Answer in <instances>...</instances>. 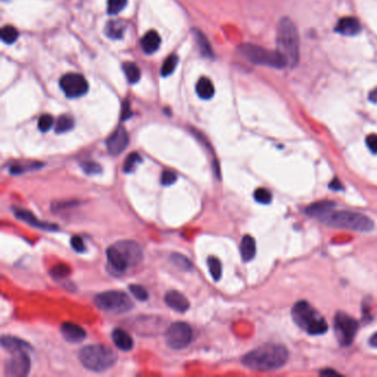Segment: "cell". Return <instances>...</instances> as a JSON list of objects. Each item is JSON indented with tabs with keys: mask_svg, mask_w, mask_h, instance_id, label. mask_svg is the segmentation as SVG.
<instances>
[{
	"mask_svg": "<svg viewBox=\"0 0 377 377\" xmlns=\"http://www.w3.org/2000/svg\"><path fill=\"white\" fill-rule=\"evenodd\" d=\"M289 358L287 347L275 343H267L247 353L242 357L246 367L257 372H269L285 366Z\"/></svg>",
	"mask_w": 377,
	"mask_h": 377,
	"instance_id": "1",
	"label": "cell"
},
{
	"mask_svg": "<svg viewBox=\"0 0 377 377\" xmlns=\"http://www.w3.org/2000/svg\"><path fill=\"white\" fill-rule=\"evenodd\" d=\"M107 258L111 269L118 273H124L142 262L143 250L135 241L121 240L107 249Z\"/></svg>",
	"mask_w": 377,
	"mask_h": 377,
	"instance_id": "2",
	"label": "cell"
},
{
	"mask_svg": "<svg viewBox=\"0 0 377 377\" xmlns=\"http://www.w3.org/2000/svg\"><path fill=\"white\" fill-rule=\"evenodd\" d=\"M276 50L287 60L288 66L293 68L300 59V37L296 25L290 18L281 19L276 32Z\"/></svg>",
	"mask_w": 377,
	"mask_h": 377,
	"instance_id": "3",
	"label": "cell"
},
{
	"mask_svg": "<svg viewBox=\"0 0 377 377\" xmlns=\"http://www.w3.org/2000/svg\"><path fill=\"white\" fill-rule=\"evenodd\" d=\"M295 323L310 335H322L329 330L326 320L317 309L307 301H299L292 308Z\"/></svg>",
	"mask_w": 377,
	"mask_h": 377,
	"instance_id": "4",
	"label": "cell"
},
{
	"mask_svg": "<svg viewBox=\"0 0 377 377\" xmlns=\"http://www.w3.org/2000/svg\"><path fill=\"white\" fill-rule=\"evenodd\" d=\"M321 223L336 229H346L357 232H368L374 229V221L367 216L355 212L332 209L320 220Z\"/></svg>",
	"mask_w": 377,
	"mask_h": 377,
	"instance_id": "5",
	"label": "cell"
},
{
	"mask_svg": "<svg viewBox=\"0 0 377 377\" xmlns=\"http://www.w3.org/2000/svg\"><path fill=\"white\" fill-rule=\"evenodd\" d=\"M79 359L83 366L93 372H104L116 363V353L105 345H86L79 353Z\"/></svg>",
	"mask_w": 377,
	"mask_h": 377,
	"instance_id": "6",
	"label": "cell"
},
{
	"mask_svg": "<svg viewBox=\"0 0 377 377\" xmlns=\"http://www.w3.org/2000/svg\"><path fill=\"white\" fill-rule=\"evenodd\" d=\"M239 51L253 64L265 65L274 69H284L288 66L286 58L278 50H269L256 44L245 43L239 47Z\"/></svg>",
	"mask_w": 377,
	"mask_h": 377,
	"instance_id": "7",
	"label": "cell"
},
{
	"mask_svg": "<svg viewBox=\"0 0 377 377\" xmlns=\"http://www.w3.org/2000/svg\"><path fill=\"white\" fill-rule=\"evenodd\" d=\"M98 309L111 314H123L130 312L134 307L133 301L122 291H105L94 298Z\"/></svg>",
	"mask_w": 377,
	"mask_h": 377,
	"instance_id": "8",
	"label": "cell"
},
{
	"mask_svg": "<svg viewBox=\"0 0 377 377\" xmlns=\"http://www.w3.org/2000/svg\"><path fill=\"white\" fill-rule=\"evenodd\" d=\"M358 330V322L345 312H337L334 318V332L337 342L342 346L352 344Z\"/></svg>",
	"mask_w": 377,
	"mask_h": 377,
	"instance_id": "9",
	"label": "cell"
},
{
	"mask_svg": "<svg viewBox=\"0 0 377 377\" xmlns=\"http://www.w3.org/2000/svg\"><path fill=\"white\" fill-rule=\"evenodd\" d=\"M165 340L173 350H182L191 344L193 340V329L186 322L171 323L165 332Z\"/></svg>",
	"mask_w": 377,
	"mask_h": 377,
	"instance_id": "10",
	"label": "cell"
},
{
	"mask_svg": "<svg viewBox=\"0 0 377 377\" xmlns=\"http://www.w3.org/2000/svg\"><path fill=\"white\" fill-rule=\"evenodd\" d=\"M60 86L65 96L71 99L83 97L88 91L85 77L77 73H66L60 79Z\"/></svg>",
	"mask_w": 377,
	"mask_h": 377,
	"instance_id": "11",
	"label": "cell"
},
{
	"mask_svg": "<svg viewBox=\"0 0 377 377\" xmlns=\"http://www.w3.org/2000/svg\"><path fill=\"white\" fill-rule=\"evenodd\" d=\"M31 362L27 352H18L11 354L5 366V376L7 377H25L30 372Z\"/></svg>",
	"mask_w": 377,
	"mask_h": 377,
	"instance_id": "12",
	"label": "cell"
},
{
	"mask_svg": "<svg viewBox=\"0 0 377 377\" xmlns=\"http://www.w3.org/2000/svg\"><path fill=\"white\" fill-rule=\"evenodd\" d=\"M130 137L127 134V131L124 127H118L112 134L110 135L107 141V147L110 154L112 155H120L125 151V148L129 145Z\"/></svg>",
	"mask_w": 377,
	"mask_h": 377,
	"instance_id": "13",
	"label": "cell"
},
{
	"mask_svg": "<svg viewBox=\"0 0 377 377\" xmlns=\"http://www.w3.org/2000/svg\"><path fill=\"white\" fill-rule=\"evenodd\" d=\"M164 300L166 306L179 313H185L191 307L188 299L182 293L176 290H170L166 293Z\"/></svg>",
	"mask_w": 377,
	"mask_h": 377,
	"instance_id": "14",
	"label": "cell"
},
{
	"mask_svg": "<svg viewBox=\"0 0 377 377\" xmlns=\"http://www.w3.org/2000/svg\"><path fill=\"white\" fill-rule=\"evenodd\" d=\"M61 333H62V336L66 342L73 343V344L81 343L86 337V332L83 330V328L75 323L70 322H65L61 325Z\"/></svg>",
	"mask_w": 377,
	"mask_h": 377,
	"instance_id": "15",
	"label": "cell"
},
{
	"mask_svg": "<svg viewBox=\"0 0 377 377\" xmlns=\"http://www.w3.org/2000/svg\"><path fill=\"white\" fill-rule=\"evenodd\" d=\"M361 24L359 21L354 18V17H344V18H341L335 26V31L337 33H340L342 36H346V37H353L358 35L361 32Z\"/></svg>",
	"mask_w": 377,
	"mask_h": 377,
	"instance_id": "16",
	"label": "cell"
},
{
	"mask_svg": "<svg viewBox=\"0 0 377 377\" xmlns=\"http://www.w3.org/2000/svg\"><path fill=\"white\" fill-rule=\"evenodd\" d=\"M14 213L17 219L25 221V223L29 224L32 227H36V228L39 229H43V230H58V226L57 225H52V224H48V223H42V221L39 220L36 216H33L30 212L24 209H14Z\"/></svg>",
	"mask_w": 377,
	"mask_h": 377,
	"instance_id": "17",
	"label": "cell"
},
{
	"mask_svg": "<svg viewBox=\"0 0 377 377\" xmlns=\"http://www.w3.org/2000/svg\"><path fill=\"white\" fill-rule=\"evenodd\" d=\"M2 345L5 350H7L10 354L18 352H27L31 350V346L28 344L27 342L18 339V337L10 335H4L2 337Z\"/></svg>",
	"mask_w": 377,
	"mask_h": 377,
	"instance_id": "18",
	"label": "cell"
},
{
	"mask_svg": "<svg viewBox=\"0 0 377 377\" xmlns=\"http://www.w3.org/2000/svg\"><path fill=\"white\" fill-rule=\"evenodd\" d=\"M112 340L115 346L121 351H131L134 346V342L131 335L122 329H115L112 333Z\"/></svg>",
	"mask_w": 377,
	"mask_h": 377,
	"instance_id": "19",
	"label": "cell"
},
{
	"mask_svg": "<svg viewBox=\"0 0 377 377\" xmlns=\"http://www.w3.org/2000/svg\"><path fill=\"white\" fill-rule=\"evenodd\" d=\"M335 208V204L332 202H319L310 205L308 208H306V213L311 216V217L317 218L319 220L322 219L326 214H329L332 209Z\"/></svg>",
	"mask_w": 377,
	"mask_h": 377,
	"instance_id": "20",
	"label": "cell"
},
{
	"mask_svg": "<svg viewBox=\"0 0 377 377\" xmlns=\"http://www.w3.org/2000/svg\"><path fill=\"white\" fill-rule=\"evenodd\" d=\"M160 46V37L155 30L148 31L145 36L143 37L141 41V47L143 51L147 54H152L156 52Z\"/></svg>",
	"mask_w": 377,
	"mask_h": 377,
	"instance_id": "21",
	"label": "cell"
},
{
	"mask_svg": "<svg viewBox=\"0 0 377 377\" xmlns=\"http://www.w3.org/2000/svg\"><path fill=\"white\" fill-rule=\"evenodd\" d=\"M257 252V246H256V240L251 236L246 235L242 238L241 243H240V253L241 258L245 262H249L256 256Z\"/></svg>",
	"mask_w": 377,
	"mask_h": 377,
	"instance_id": "22",
	"label": "cell"
},
{
	"mask_svg": "<svg viewBox=\"0 0 377 377\" xmlns=\"http://www.w3.org/2000/svg\"><path fill=\"white\" fill-rule=\"evenodd\" d=\"M196 92L201 99L209 100L215 96V86L208 77H201L196 84Z\"/></svg>",
	"mask_w": 377,
	"mask_h": 377,
	"instance_id": "23",
	"label": "cell"
},
{
	"mask_svg": "<svg viewBox=\"0 0 377 377\" xmlns=\"http://www.w3.org/2000/svg\"><path fill=\"white\" fill-rule=\"evenodd\" d=\"M73 126H74L73 118L68 114H64V115H61L57 120V123H55V126H54V131L55 133H58V134H61V133H66L71 131L72 129H73Z\"/></svg>",
	"mask_w": 377,
	"mask_h": 377,
	"instance_id": "24",
	"label": "cell"
},
{
	"mask_svg": "<svg viewBox=\"0 0 377 377\" xmlns=\"http://www.w3.org/2000/svg\"><path fill=\"white\" fill-rule=\"evenodd\" d=\"M123 71L125 72L126 79L129 80L130 83H136L141 77V71L138 69V66L134 62H127L123 63Z\"/></svg>",
	"mask_w": 377,
	"mask_h": 377,
	"instance_id": "25",
	"label": "cell"
},
{
	"mask_svg": "<svg viewBox=\"0 0 377 377\" xmlns=\"http://www.w3.org/2000/svg\"><path fill=\"white\" fill-rule=\"evenodd\" d=\"M125 28L120 21H110L105 27V33L111 39H121L123 36Z\"/></svg>",
	"mask_w": 377,
	"mask_h": 377,
	"instance_id": "26",
	"label": "cell"
},
{
	"mask_svg": "<svg viewBox=\"0 0 377 377\" xmlns=\"http://www.w3.org/2000/svg\"><path fill=\"white\" fill-rule=\"evenodd\" d=\"M207 264L213 279L215 281H219L221 274H223V264H221L220 260L216 257H209L207 260Z\"/></svg>",
	"mask_w": 377,
	"mask_h": 377,
	"instance_id": "27",
	"label": "cell"
},
{
	"mask_svg": "<svg viewBox=\"0 0 377 377\" xmlns=\"http://www.w3.org/2000/svg\"><path fill=\"white\" fill-rule=\"evenodd\" d=\"M142 162V158L137 153H132L129 156L126 157L124 165H123V170L126 174H131L133 171H135L137 165Z\"/></svg>",
	"mask_w": 377,
	"mask_h": 377,
	"instance_id": "28",
	"label": "cell"
},
{
	"mask_svg": "<svg viewBox=\"0 0 377 377\" xmlns=\"http://www.w3.org/2000/svg\"><path fill=\"white\" fill-rule=\"evenodd\" d=\"M171 262H173L177 268H179L184 271H190L193 269V264L191 262V260L186 258L185 256H182L180 253H173L171 254Z\"/></svg>",
	"mask_w": 377,
	"mask_h": 377,
	"instance_id": "29",
	"label": "cell"
},
{
	"mask_svg": "<svg viewBox=\"0 0 377 377\" xmlns=\"http://www.w3.org/2000/svg\"><path fill=\"white\" fill-rule=\"evenodd\" d=\"M70 273H71V269L69 268V265H66L64 263L55 264L54 267L50 270V274H51L52 278L57 280H62L66 278V276H68Z\"/></svg>",
	"mask_w": 377,
	"mask_h": 377,
	"instance_id": "30",
	"label": "cell"
},
{
	"mask_svg": "<svg viewBox=\"0 0 377 377\" xmlns=\"http://www.w3.org/2000/svg\"><path fill=\"white\" fill-rule=\"evenodd\" d=\"M196 33H197L196 35L197 44L199 49H201L202 54L205 55V57H213V50L212 48H210L209 42L206 39V37H205V35H203V33L199 31H197Z\"/></svg>",
	"mask_w": 377,
	"mask_h": 377,
	"instance_id": "31",
	"label": "cell"
},
{
	"mask_svg": "<svg viewBox=\"0 0 377 377\" xmlns=\"http://www.w3.org/2000/svg\"><path fill=\"white\" fill-rule=\"evenodd\" d=\"M2 39L7 44L14 43L18 39V31L13 26H5L2 29Z\"/></svg>",
	"mask_w": 377,
	"mask_h": 377,
	"instance_id": "32",
	"label": "cell"
},
{
	"mask_svg": "<svg viewBox=\"0 0 377 377\" xmlns=\"http://www.w3.org/2000/svg\"><path fill=\"white\" fill-rule=\"evenodd\" d=\"M177 62H178V58L175 54H171L169 57L164 61L163 66H162V75L163 76H168L173 73L174 70L176 69Z\"/></svg>",
	"mask_w": 377,
	"mask_h": 377,
	"instance_id": "33",
	"label": "cell"
},
{
	"mask_svg": "<svg viewBox=\"0 0 377 377\" xmlns=\"http://www.w3.org/2000/svg\"><path fill=\"white\" fill-rule=\"evenodd\" d=\"M253 198L256 199V202L260 204L268 205L272 201V194H271L267 188H258L253 194Z\"/></svg>",
	"mask_w": 377,
	"mask_h": 377,
	"instance_id": "34",
	"label": "cell"
},
{
	"mask_svg": "<svg viewBox=\"0 0 377 377\" xmlns=\"http://www.w3.org/2000/svg\"><path fill=\"white\" fill-rule=\"evenodd\" d=\"M129 289H130V292L135 297V299H137L138 301H147L148 300V292L146 291V289L144 287H142L140 285H131L129 287Z\"/></svg>",
	"mask_w": 377,
	"mask_h": 377,
	"instance_id": "35",
	"label": "cell"
},
{
	"mask_svg": "<svg viewBox=\"0 0 377 377\" xmlns=\"http://www.w3.org/2000/svg\"><path fill=\"white\" fill-rule=\"evenodd\" d=\"M127 0H109L108 13L109 15H118L125 8Z\"/></svg>",
	"mask_w": 377,
	"mask_h": 377,
	"instance_id": "36",
	"label": "cell"
},
{
	"mask_svg": "<svg viewBox=\"0 0 377 377\" xmlns=\"http://www.w3.org/2000/svg\"><path fill=\"white\" fill-rule=\"evenodd\" d=\"M53 123H54V121H53V118L51 115L43 114V115H41V118L39 119L38 127L41 132H48L53 126Z\"/></svg>",
	"mask_w": 377,
	"mask_h": 377,
	"instance_id": "37",
	"label": "cell"
},
{
	"mask_svg": "<svg viewBox=\"0 0 377 377\" xmlns=\"http://www.w3.org/2000/svg\"><path fill=\"white\" fill-rule=\"evenodd\" d=\"M82 169L86 175H98L102 173V167L101 165L98 163H93V162H87L82 164Z\"/></svg>",
	"mask_w": 377,
	"mask_h": 377,
	"instance_id": "38",
	"label": "cell"
},
{
	"mask_svg": "<svg viewBox=\"0 0 377 377\" xmlns=\"http://www.w3.org/2000/svg\"><path fill=\"white\" fill-rule=\"evenodd\" d=\"M177 180V175L171 170H164L162 177H160V182L164 186H170Z\"/></svg>",
	"mask_w": 377,
	"mask_h": 377,
	"instance_id": "39",
	"label": "cell"
},
{
	"mask_svg": "<svg viewBox=\"0 0 377 377\" xmlns=\"http://www.w3.org/2000/svg\"><path fill=\"white\" fill-rule=\"evenodd\" d=\"M71 246L72 248H73V250L79 252V253H82L85 251V245H84V241H83V239L81 237L79 236H73L71 238Z\"/></svg>",
	"mask_w": 377,
	"mask_h": 377,
	"instance_id": "40",
	"label": "cell"
},
{
	"mask_svg": "<svg viewBox=\"0 0 377 377\" xmlns=\"http://www.w3.org/2000/svg\"><path fill=\"white\" fill-rule=\"evenodd\" d=\"M366 145L370 152L377 154V134H370L366 137Z\"/></svg>",
	"mask_w": 377,
	"mask_h": 377,
	"instance_id": "41",
	"label": "cell"
},
{
	"mask_svg": "<svg viewBox=\"0 0 377 377\" xmlns=\"http://www.w3.org/2000/svg\"><path fill=\"white\" fill-rule=\"evenodd\" d=\"M132 115V111L130 109V103L129 101H124L122 104V113H121V119L122 120H127Z\"/></svg>",
	"mask_w": 377,
	"mask_h": 377,
	"instance_id": "42",
	"label": "cell"
},
{
	"mask_svg": "<svg viewBox=\"0 0 377 377\" xmlns=\"http://www.w3.org/2000/svg\"><path fill=\"white\" fill-rule=\"evenodd\" d=\"M330 188H331V190H333V191H336V192H339V191H343V186H342V182L339 180V179H337V178H334L333 180H332L331 181V184H330V186H329Z\"/></svg>",
	"mask_w": 377,
	"mask_h": 377,
	"instance_id": "43",
	"label": "cell"
},
{
	"mask_svg": "<svg viewBox=\"0 0 377 377\" xmlns=\"http://www.w3.org/2000/svg\"><path fill=\"white\" fill-rule=\"evenodd\" d=\"M320 375H322V376H331V375H337V376H339V375H340V373H337V372H336V370H334V369H331V368H329V369H324V370H321V372H320Z\"/></svg>",
	"mask_w": 377,
	"mask_h": 377,
	"instance_id": "44",
	"label": "cell"
},
{
	"mask_svg": "<svg viewBox=\"0 0 377 377\" xmlns=\"http://www.w3.org/2000/svg\"><path fill=\"white\" fill-rule=\"evenodd\" d=\"M369 345L375 347V348H377V333H375V334H373L372 336H370Z\"/></svg>",
	"mask_w": 377,
	"mask_h": 377,
	"instance_id": "45",
	"label": "cell"
},
{
	"mask_svg": "<svg viewBox=\"0 0 377 377\" xmlns=\"http://www.w3.org/2000/svg\"><path fill=\"white\" fill-rule=\"evenodd\" d=\"M369 100L372 102H377V88H374V90L369 93Z\"/></svg>",
	"mask_w": 377,
	"mask_h": 377,
	"instance_id": "46",
	"label": "cell"
}]
</instances>
